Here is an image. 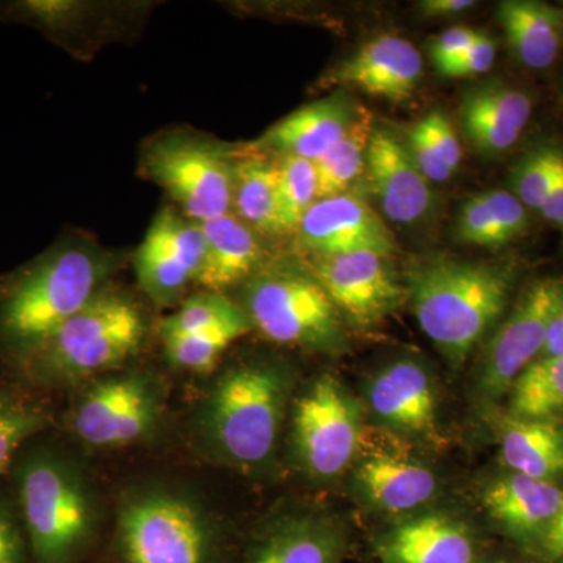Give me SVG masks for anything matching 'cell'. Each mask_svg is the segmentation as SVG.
<instances>
[{
	"label": "cell",
	"mask_w": 563,
	"mask_h": 563,
	"mask_svg": "<svg viewBox=\"0 0 563 563\" xmlns=\"http://www.w3.org/2000/svg\"><path fill=\"white\" fill-rule=\"evenodd\" d=\"M47 432L18 451L5 479L33 563H85L98 539V501L76 455Z\"/></svg>",
	"instance_id": "6da1fadb"
},
{
	"label": "cell",
	"mask_w": 563,
	"mask_h": 563,
	"mask_svg": "<svg viewBox=\"0 0 563 563\" xmlns=\"http://www.w3.org/2000/svg\"><path fill=\"white\" fill-rule=\"evenodd\" d=\"M113 257L95 244H55L0 280V357L7 368L38 350L107 287Z\"/></svg>",
	"instance_id": "7a4b0ae2"
},
{
	"label": "cell",
	"mask_w": 563,
	"mask_h": 563,
	"mask_svg": "<svg viewBox=\"0 0 563 563\" xmlns=\"http://www.w3.org/2000/svg\"><path fill=\"white\" fill-rule=\"evenodd\" d=\"M515 276L512 263L428 255L407 265L404 285L421 331L451 365L462 366L501 320Z\"/></svg>",
	"instance_id": "3957f363"
},
{
	"label": "cell",
	"mask_w": 563,
	"mask_h": 563,
	"mask_svg": "<svg viewBox=\"0 0 563 563\" xmlns=\"http://www.w3.org/2000/svg\"><path fill=\"white\" fill-rule=\"evenodd\" d=\"M144 336L146 318L135 299L103 287L38 350L7 368L9 379L40 396L74 391L121 369L141 350Z\"/></svg>",
	"instance_id": "277c9868"
},
{
	"label": "cell",
	"mask_w": 563,
	"mask_h": 563,
	"mask_svg": "<svg viewBox=\"0 0 563 563\" xmlns=\"http://www.w3.org/2000/svg\"><path fill=\"white\" fill-rule=\"evenodd\" d=\"M295 388L280 363H236L218 376L199 407L195 432L203 453L243 472L272 461Z\"/></svg>",
	"instance_id": "5b68a950"
},
{
	"label": "cell",
	"mask_w": 563,
	"mask_h": 563,
	"mask_svg": "<svg viewBox=\"0 0 563 563\" xmlns=\"http://www.w3.org/2000/svg\"><path fill=\"white\" fill-rule=\"evenodd\" d=\"M221 526L195 496L144 485L121 499L109 563H228Z\"/></svg>",
	"instance_id": "8992f818"
},
{
	"label": "cell",
	"mask_w": 563,
	"mask_h": 563,
	"mask_svg": "<svg viewBox=\"0 0 563 563\" xmlns=\"http://www.w3.org/2000/svg\"><path fill=\"white\" fill-rule=\"evenodd\" d=\"M66 429L77 442L114 450L144 442L165 412V387L146 369H118L76 388Z\"/></svg>",
	"instance_id": "52a82bcc"
},
{
	"label": "cell",
	"mask_w": 563,
	"mask_h": 563,
	"mask_svg": "<svg viewBox=\"0 0 563 563\" xmlns=\"http://www.w3.org/2000/svg\"><path fill=\"white\" fill-rule=\"evenodd\" d=\"M243 309L252 328L272 342L314 352L343 347L342 317L313 274L295 268L255 274Z\"/></svg>",
	"instance_id": "ba28073f"
},
{
	"label": "cell",
	"mask_w": 563,
	"mask_h": 563,
	"mask_svg": "<svg viewBox=\"0 0 563 563\" xmlns=\"http://www.w3.org/2000/svg\"><path fill=\"white\" fill-rule=\"evenodd\" d=\"M232 157L225 143L177 131L152 141L143 155V168L191 221L202 224L231 210Z\"/></svg>",
	"instance_id": "9c48e42d"
},
{
	"label": "cell",
	"mask_w": 563,
	"mask_h": 563,
	"mask_svg": "<svg viewBox=\"0 0 563 563\" xmlns=\"http://www.w3.org/2000/svg\"><path fill=\"white\" fill-rule=\"evenodd\" d=\"M292 448L303 472L332 479L346 472L361 444V406L339 379L324 374L292 402Z\"/></svg>",
	"instance_id": "30bf717a"
},
{
	"label": "cell",
	"mask_w": 563,
	"mask_h": 563,
	"mask_svg": "<svg viewBox=\"0 0 563 563\" xmlns=\"http://www.w3.org/2000/svg\"><path fill=\"white\" fill-rule=\"evenodd\" d=\"M563 296V280L532 282L512 312L504 320L485 347L477 374L481 395L488 401L501 398L542 355L548 328Z\"/></svg>",
	"instance_id": "8fae6325"
},
{
	"label": "cell",
	"mask_w": 563,
	"mask_h": 563,
	"mask_svg": "<svg viewBox=\"0 0 563 563\" xmlns=\"http://www.w3.org/2000/svg\"><path fill=\"white\" fill-rule=\"evenodd\" d=\"M312 274L340 317L355 328L379 324L407 299L388 257L373 252L314 257Z\"/></svg>",
	"instance_id": "7c38bea8"
},
{
	"label": "cell",
	"mask_w": 563,
	"mask_h": 563,
	"mask_svg": "<svg viewBox=\"0 0 563 563\" xmlns=\"http://www.w3.org/2000/svg\"><path fill=\"white\" fill-rule=\"evenodd\" d=\"M206 257L201 224L185 220L173 209L158 211L135 254L140 288L161 307L179 301L198 280Z\"/></svg>",
	"instance_id": "4fadbf2b"
},
{
	"label": "cell",
	"mask_w": 563,
	"mask_h": 563,
	"mask_svg": "<svg viewBox=\"0 0 563 563\" xmlns=\"http://www.w3.org/2000/svg\"><path fill=\"white\" fill-rule=\"evenodd\" d=\"M296 231L302 246L314 257L357 252L390 257L396 247L395 239L379 214L350 192L314 202Z\"/></svg>",
	"instance_id": "5bb4252c"
},
{
	"label": "cell",
	"mask_w": 563,
	"mask_h": 563,
	"mask_svg": "<svg viewBox=\"0 0 563 563\" xmlns=\"http://www.w3.org/2000/svg\"><path fill=\"white\" fill-rule=\"evenodd\" d=\"M366 174L380 210L396 224L415 225L431 213V181L422 176L398 136L374 128Z\"/></svg>",
	"instance_id": "9a60e30c"
},
{
	"label": "cell",
	"mask_w": 563,
	"mask_h": 563,
	"mask_svg": "<svg viewBox=\"0 0 563 563\" xmlns=\"http://www.w3.org/2000/svg\"><path fill=\"white\" fill-rule=\"evenodd\" d=\"M422 57L410 41L380 35L363 44L325 76L328 85H347L374 98L404 102L420 84Z\"/></svg>",
	"instance_id": "2e32d148"
},
{
	"label": "cell",
	"mask_w": 563,
	"mask_h": 563,
	"mask_svg": "<svg viewBox=\"0 0 563 563\" xmlns=\"http://www.w3.org/2000/svg\"><path fill=\"white\" fill-rule=\"evenodd\" d=\"M374 417L418 439L437 437V391L431 373L417 361H398L374 376L366 393Z\"/></svg>",
	"instance_id": "e0dca14e"
},
{
	"label": "cell",
	"mask_w": 563,
	"mask_h": 563,
	"mask_svg": "<svg viewBox=\"0 0 563 563\" xmlns=\"http://www.w3.org/2000/svg\"><path fill=\"white\" fill-rule=\"evenodd\" d=\"M532 110L528 92L504 81H488L462 96L459 122L474 150L495 157L518 143Z\"/></svg>",
	"instance_id": "ac0fdd59"
},
{
	"label": "cell",
	"mask_w": 563,
	"mask_h": 563,
	"mask_svg": "<svg viewBox=\"0 0 563 563\" xmlns=\"http://www.w3.org/2000/svg\"><path fill=\"white\" fill-rule=\"evenodd\" d=\"M380 563H473L472 533L454 518L421 515L395 526L377 543Z\"/></svg>",
	"instance_id": "d6986e66"
},
{
	"label": "cell",
	"mask_w": 563,
	"mask_h": 563,
	"mask_svg": "<svg viewBox=\"0 0 563 563\" xmlns=\"http://www.w3.org/2000/svg\"><path fill=\"white\" fill-rule=\"evenodd\" d=\"M355 113L357 110L352 109L350 98L331 96L292 111L274 124L255 146L279 152L282 157L292 155L317 162L347 132Z\"/></svg>",
	"instance_id": "ffe728a7"
},
{
	"label": "cell",
	"mask_w": 563,
	"mask_h": 563,
	"mask_svg": "<svg viewBox=\"0 0 563 563\" xmlns=\"http://www.w3.org/2000/svg\"><path fill=\"white\" fill-rule=\"evenodd\" d=\"M366 501L388 514L410 512L435 498L439 481L428 466L393 454H373L355 472Z\"/></svg>",
	"instance_id": "44dd1931"
},
{
	"label": "cell",
	"mask_w": 563,
	"mask_h": 563,
	"mask_svg": "<svg viewBox=\"0 0 563 563\" xmlns=\"http://www.w3.org/2000/svg\"><path fill=\"white\" fill-rule=\"evenodd\" d=\"M498 20L507 43L526 68L544 70L563 51V9L539 0H506Z\"/></svg>",
	"instance_id": "7402d4cb"
},
{
	"label": "cell",
	"mask_w": 563,
	"mask_h": 563,
	"mask_svg": "<svg viewBox=\"0 0 563 563\" xmlns=\"http://www.w3.org/2000/svg\"><path fill=\"white\" fill-rule=\"evenodd\" d=\"M206 239L198 284L203 290L222 292L250 279L262 261V247L250 225L231 213L201 224Z\"/></svg>",
	"instance_id": "603a6c76"
},
{
	"label": "cell",
	"mask_w": 563,
	"mask_h": 563,
	"mask_svg": "<svg viewBox=\"0 0 563 563\" xmlns=\"http://www.w3.org/2000/svg\"><path fill=\"white\" fill-rule=\"evenodd\" d=\"M483 499L487 512L515 532H544L563 512V490L553 481L517 473L493 483Z\"/></svg>",
	"instance_id": "cb8c5ba5"
},
{
	"label": "cell",
	"mask_w": 563,
	"mask_h": 563,
	"mask_svg": "<svg viewBox=\"0 0 563 563\" xmlns=\"http://www.w3.org/2000/svg\"><path fill=\"white\" fill-rule=\"evenodd\" d=\"M343 548V533L333 521L298 515L274 526L247 563H340Z\"/></svg>",
	"instance_id": "d4e9b609"
},
{
	"label": "cell",
	"mask_w": 563,
	"mask_h": 563,
	"mask_svg": "<svg viewBox=\"0 0 563 563\" xmlns=\"http://www.w3.org/2000/svg\"><path fill=\"white\" fill-rule=\"evenodd\" d=\"M528 209L509 190H488L466 199L455 220V236L468 246L499 250L523 236Z\"/></svg>",
	"instance_id": "484cf974"
},
{
	"label": "cell",
	"mask_w": 563,
	"mask_h": 563,
	"mask_svg": "<svg viewBox=\"0 0 563 563\" xmlns=\"http://www.w3.org/2000/svg\"><path fill=\"white\" fill-rule=\"evenodd\" d=\"M501 455L510 472L554 483L563 476L562 422L507 418Z\"/></svg>",
	"instance_id": "4316f807"
},
{
	"label": "cell",
	"mask_w": 563,
	"mask_h": 563,
	"mask_svg": "<svg viewBox=\"0 0 563 563\" xmlns=\"http://www.w3.org/2000/svg\"><path fill=\"white\" fill-rule=\"evenodd\" d=\"M54 415L43 396L9 377L0 380V477L9 473L18 451L33 437L51 431Z\"/></svg>",
	"instance_id": "83f0119b"
},
{
	"label": "cell",
	"mask_w": 563,
	"mask_h": 563,
	"mask_svg": "<svg viewBox=\"0 0 563 563\" xmlns=\"http://www.w3.org/2000/svg\"><path fill=\"white\" fill-rule=\"evenodd\" d=\"M232 203L240 220L255 231L284 232L279 213V172L273 163L258 157L235 162Z\"/></svg>",
	"instance_id": "f1b7e54d"
},
{
	"label": "cell",
	"mask_w": 563,
	"mask_h": 563,
	"mask_svg": "<svg viewBox=\"0 0 563 563\" xmlns=\"http://www.w3.org/2000/svg\"><path fill=\"white\" fill-rule=\"evenodd\" d=\"M402 143L422 176L433 184L450 180L461 166V141L443 111L421 118L407 131Z\"/></svg>",
	"instance_id": "f546056e"
},
{
	"label": "cell",
	"mask_w": 563,
	"mask_h": 563,
	"mask_svg": "<svg viewBox=\"0 0 563 563\" xmlns=\"http://www.w3.org/2000/svg\"><path fill=\"white\" fill-rule=\"evenodd\" d=\"M507 395L510 396L509 417L562 422L563 355L533 362Z\"/></svg>",
	"instance_id": "4dcf8cb0"
},
{
	"label": "cell",
	"mask_w": 563,
	"mask_h": 563,
	"mask_svg": "<svg viewBox=\"0 0 563 563\" xmlns=\"http://www.w3.org/2000/svg\"><path fill=\"white\" fill-rule=\"evenodd\" d=\"M368 111L358 109L342 139L314 163L320 199L344 195L366 169V152L373 135Z\"/></svg>",
	"instance_id": "1f68e13d"
},
{
	"label": "cell",
	"mask_w": 563,
	"mask_h": 563,
	"mask_svg": "<svg viewBox=\"0 0 563 563\" xmlns=\"http://www.w3.org/2000/svg\"><path fill=\"white\" fill-rule=\"evenodd\" d=\"M252 329L250 318L217 325L209 331L163 339L166 355L174 366L203 373L214 368L224 351Z\"/></svg>",
	"instance_id": "d6a6232c"
},
{
	"label": "cell",
	"mask_w": 563,
	"mask_h": 563,
	"mask_svg": "<svg viewBox=\"0 0 563 563\" xmlns=\"http://www.w3.org/2000/svg\"><path fill=\"white\" fill-rule=\"evenodd\" d=\"M244 318L250 317L242 306L233 302L222 292L206 290L187 299L179 310L163 320L162 339L209 331L217 325L244 320Z\"/></svg>",
	"instance_id": "836d02e7"
},
{
	"label": "cell",
	"mask_w": 563,
	"mask_h": 563,
	"mask_svg": "<svg viewBox=\"0 0 563 563\" xmlns=\"http://www.w3.org/2000/svg\"><path fill=\"white\" fill-rule=\"evenodd\" d=\"M279 213L282 229L292 231L320 201L318 176L314 163L301 157L285 155L279 165Z\"/></svg>",
	"instance_id": "e575fe53"
},
{
	"label": "cell",
	"mask_w": 563,
	"mask_h": 563,
	"mask_svg": "<svg viewBox=\"0 0 563 563\" xmlns=\"http://www.w3.org/2000/svg\"><path fill=\"white\" fill-rule=\"evenodd\" d=\"M563 151L540 144L526 152L510 174V190L528 210L540 211L558 176Z\"/></svg>",
	"instance_id": "d590c367"
},
{
	"label": "cell",
	"mask_w": 563,
	"mask_h": 563,
	"mask_svg": "<svg viewBox=\"0 0 563 563\" xmlns=\"http://www.w3.org/2000/svg\"><path fill=\"white\" fill-rule=\"evenodd\" d=\"M0 563H33L27 536L5 477H0Z\"/></svg>",
	"instance_id": "8d00e7d4"
},
{
	"label": "cell",
	"mask_w": 563,
	"mask_h": 563,
	"mask_svg": "<svg viewBox=\"0 0 563 563\" xmlns=\"http://www.w3.org/2000/svg\"><path fill=\"white\" fill-rule=\"evenodd\" d=\"M496 60V43L490 36L481 35L461 57L437 69L442 76L462 79V77L481 76L488 73Z\"/></svg>",
	"instance_id": "74e56055"
},
{
	"label": "cell",
	"mask_w": 563,
	"mask_h": 563,
	"mask_svg": "<svg viewBox=\"0 0 563 563\" xmlns=\"http://www.w3.org/2000/svg\"><path fill=\"white\" fill-rule=\"evenodd\" d=\"M483 33L474 31L470 27H453L450 31L443 32L442 35L437 36L431 43V57L435 69L443 68L448 63L461 57L463 52L468 49L472 44L476 43L477 38Z\"/></svg>",
	"instance_id": "f35d334b"
},
{
	"label": "cell",
	"mask_w": 563,
	"mask_h": 563,
	"mask_svg": "<svg viewBox=\"0 0 563 563\" xmlns=\"http://www.w3.org/2000/svg\"><path fill=\"white\" fill-rule=\"evenodd\" d=\"M540 213L543 214L544 220L563 229V154L558 176L551 185V190L544 199Z\"/></svg>",
	"instance_id": "ab89813d"
},
{
	"label": "cell",
	"mask_w": 563,
	"mask_h": 563,
	"mask_svg": "<svg viewBox=\"0 0 563 563\" xmlns=\"http://www.w3.org/2000/svg\"><path fill=\"white\" fill-rule=\"evenodd\" d=\"M474 5H476V2H473V0H424L420 3L418 10H420L422 18H450L465 13V11L472 10Z\"/></svg>",
	"instance_id": "60d3db41"
},
{
	"label": "cell",
	"mask_w": 563,
	"mask_h": 563,
	"mask_svg": "<svg viewBox=\"0 0 563 563\" xmlns=\"http://www.w3.org/2000/svg\"><path fill=\"white\" fill-rule=\"evenodd\" d=\"M559 355H563V296L553 318H551L547 343H544L540 358L559 357Z\"/></svg>",
	"instance_id": "b9f144b4"
},
{
	"label": "cell",
	"mask_w": 563,
	"mask_h": 563,
	"mask_svg": "<svg viewBox=\"0 0 563 563\" xmlns=\"http://www.w3.org/2000/svg\"><path fill=\"white\" fill-rule=\"evenodd\" d=\"M543 533L548 548L553 551L555 558L563 562V512L555 518L553 523L548 526Z\"/></svg>",
	"instance_id": "7bdbcfd3"
},
{
	"label": "cell",
	"mask_w": 563,
	"mask_h": 563,
	"mask_svg": "<svg viewBox=\"0 0 563 563\" xmlns=\"http://www.w3.org/2000/svg\"><path fill=\"white\" fill-rule=\"evenodd\" d=\"M561 101H562V107H563V87H562V91H561Z\"/></svg>",
	"instance_id": "ee69618b"
}]
</instances>
